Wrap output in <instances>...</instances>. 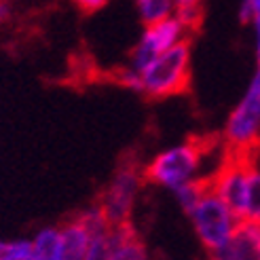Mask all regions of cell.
<instances>
[{
	"label": "cell",
	"instance_id": "obj_1",
	"mask_svg": "<svg viewBox=\"0 0 260 260\" xmlns=\"http://www.w3.org/2000/svg\"><path fill=\"white\" fill-rule=\"evenodd\" d=\"M222 144V134H192L182 146L157 154L146 167H142V184H159L178 188L197 172L203 157L212 154Z\"/></svg>",
	"mask_w": 260,
	"mask_h": 260
},
{
	"label": "cell",
	"instance_id": "obj_2",
	"mask_svg": "<svg viewBox=\"0 0 260 260\" xmlns=\"http://www.w3.org/2000/svg\"><path fill=\"white\" fill-rule=\"evenodd\" d=\"M190 45L192 38H180L176 45L159 53L140 72V93L159 102L190 91Z\"/></svg>",
	"mask_w": 260,
	"mask_h": 260
},
{
	"label": "cell",
	"instance_id": "obj_3",
	"mask_svg": "<svg viewBox=\"0 0 260 260\" xmlns=\"http://www.w3.org/2000/svg\"><path fill=\"white\" fill-rule=\"evenodd\" d=\"M140 184H142V167L138 163V157L123 154L112 180L106 184V188H102V192L93 201V205L106 218L110 229L132 222V207Z\"/></svg>",
	"mask_w": 260,
	"mask_h": 260
},
{
	"label": "cell",
	"instance_id": "obj_4",
	"mask_svg": "<svg viewBox=\"0 0 260 260\" xmlns=\"http://www.w3.org/2000/svg\"><path fill=\"white\" fill-rule=\"evenodd\" d=\"M188 214L207 252H214L220 245H224L233 229L239 222L235 214L226 207V203L220 199V194L214 190V186H210L203 192V197L194 203V207Z\"/></svg>",
	"mask_w": 260,
	"mask_h": 260
},
{
	"label": "cell",
	"instance_id": "obj_5",
	"mask_svg": "<svg viewBox=\"0 0 260 260\" xmlns=\"http://www.w3.org/2000/svg\"><path fill=\"white\" fill-rule=\"evenodd\" d=\"M229 146H260V68L248 89V95L229 116L222 136Z\"/></svg>",
	"mask_w": 260,
	"mask_h": 260
},
{
	"label": "cell",
	"instance_id": "obj_6",
	"mask_svg": "<svg viewBox=\"0 0 260 260\" xmlns=\"http://www.w3.org/2000/svg\"><path fill=\"white\" fill-rule=\"evenodd\" d=\"M210 260H260V220H239L224 245L210 252Z\"/></svg>",
	"mask_w": 260,
	"mask_h": 260
},
{
	"label": "cell",
	"instance_id": "obj_7",
	"mask_svg": "<svg viewBox=\"0 0 260 260\" xmlns=\"http://www.w3.org/2000/svg\"><path fill=\"white\" fill-rule=\"evenodd\" d=\"M110 243H112L110 260H148L144 241L140 239L138 231L134 229L132 222H125L121 226H112Z\"/></svg>",
	"mask_w": 260,
	"mask_h": 260
},
{
	"label": "cell",
	"instance_id": "obj_8",
	"mask_svg": "<svg viewBox=\"0 0 260 260\" xmlns=\"http://www.w3.org/2000/svg\"><path fill=\"white\" fill-rule=\"evenodd\" d=\"M28 260H61V239L57 229H45L32 243Z\"/></svg>",
	"mask_w": 260,
	"mask_h": 260
},
{
	"label": "cell",
	"instance_id": "obj_9",
	"mask_svg": "<svg viewBox=\"0 0 260 260\" xmlns=\"http://www.w3.org/2000/svg\"><path fill=\"white\" fill-rule=\"evenodd\" d=\"M138 9L144 25H152L172 15L174 3L172 0H138Z\"/></svg>",
	"mask_w": 260,
	"mask_h": 260
},
{
	"label": "cell",
	"instance_id": "obj_10",
	"mask_svg": "<svg viewBox=\"0 0 260 260\" xmlns=\"http://www.w3.org/2000/svg\"><path fill=\"white\" fill-rule=\"evenodd\" d=\"M245 218L260 220V172L254 170L248 176V197H245Z\"/></svg>",
	"mask_w": 260,
	"mask_h": 260
},
{
	"label": "cell",
	"instance_id": "obj_11",
	"mask_svg": "<svg viewBox=\"0 0 260 260\" xmlns=\"http://www.w3.org/2000/svg\"><path fill=\"white\" fill-rule=\"evenodd\" d=\"M30 252V241H0V260H28Z\"/></svg>",
	"mask_w": 260,
	"mask_h": 260
},
{
	"label": "cell",
	"instance_id": "obj_12",
	"mask_svg": "<svg viewBox=\"0 0 260 260\" xmlns=\"http://www.w3.org/2000/svg\"><path fill=\"white\" fill-rule=\"evenodd\" d=\"M241 21H260V0H245L241 9Z\"/></svg>",
	"mask_w": 260,
	"mask_h": 260
},
{
	"label": "cell",
	"instance_id": "obj_13",
	"mask_svg": "<svg viewBox=\"0 0 260 260\" xmlns=\"http://www.w3.org/2000/svg\"><path fill=\"white\" fill-rule=\"evenodd\" d=\"M72 3L76 5V9H79L81 13H85V15H91V13H95V11L106 7L108 0H72Z\"/></svg>",
	"mask_w": 260,
	"mask_h": 260
},
{
	"label": "cell",
	"instance_id": "obj_14",
	"mask_svg": "<svg viewBox=\"0 0 260 260\" xmlns=\"http://www.w3.org/2000/svg\"><path fill=\"white\" fill-rule=\"evenodd\" d=\"M174 9H184V7H199L203 0H172Z\"/></svg>",
	"mask_w": 260,
	"mask_h": 260
},
{
	"label": "cell",
	"instance_id": "obj_15",
	"mask_svg": "<svg viewBox=\"0 0 260 260\" xmlns=\"http://www.w3.org/2000/svg\"><path fill=\"white\" fill-rule=\"evenodd\" d=\"M258 25V63H260V21H256Z\"/></svg>",
	"mask_w": 260,
	"mask_h": 260
}]
</instances>
